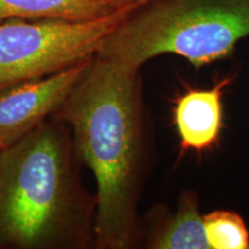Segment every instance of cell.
<instances>
[{
    "mask_svg": "<svg viewBox=\"0 0 249 249\" xmlns=\"http://www.w3.org/2000/svg\"><path fill=\"white\" fill-rule=\"evenodd\" d=\"M51 118L70 127L80 163L95 177V248L141 247L139 207L150 142L140 71L95 55L85 76Z\"/></svg>",
    "mask_w": 249,
    "mask_h": 249,
    "instance_id": "1",
    "label": "cell"
},
{
    "mask_svg": "<svg viewBox=\"0 0 249 249\" xmlns=\"http://www.w3.org/2000/svg\"><path fill=\"white\" fill-rule=\"evenodd\" d=\"M70 127L50 118L0 152V249L95 248L97 197Z\"/></svg>",
    "mask_w": 249,
    "mask_h": 249,
    "instance_id": "2",
    "label": "cell"
},
{
    "mask_svg": "<svg viewBox=\"0 0 249 249\" xmlns=\"http://www.w3.org/2000/svg\"><path fill=\"white\" fill-rule=\"evenodd\" d=\"M249 37V0H151L134 9L96 55L140 71L163 54L196 68L231 57Z\"/></svg>",
    "mask_w": 249,
    "mask_h": 249,
    "instance_id": "3",
    "label": "cell"
},
{
    "mask_svg": "<svg viewBox=\"0 0 249 249\" xmlns=\"http://www.w3.org/2000/svg\"><path fill=\"white\" fill-rule=\"evenodd\" d=\"M143 4L89 21H0V91L96 55L105 38Z\"/></svg>",
    "mask_w": 249,
    "mask_h": 249,
    "instance_id": "4",
    "label": "cell"
},
{
    "mask_svg": "<svg viewBox=\"0 0 249 249\" xmlns=\"http://www.w3.org/2000/svg\"><path fill=\"white\" fill-rule=\"evenodd\" d=\"M93 57L0 91V143L4 148L53 116L85 76Z\"/></svg>",
    "mask_w": 249,
    "mask_h": 249,
    "instance_id": "5",
    "label": "cell"
},
{
    "mask_svg": "<svg viewBox=\"0 0 249 249\" xmlns=\"http://www.w3.org/2000/svg\"><path fill=\"white\" fill-rule=\"evenodd\" d=\"M233 80L227 75L208 88L187 87L173 98L171 117L182 154L201 156L219 144L224 129V96Z\"/></svg>",
    "mask_w": 249,
    "mask_h": 249,
    "instance_id": "6",
    "label": "cell"
},
{
    "mask_svg": "<svg viewBox=\"0 0 249 249\" xmlns=\"http://www.w3.org/2000/svg\"><path fill=\"white\" fill-rule=\"evenodd\" d=\"M148 249H209L200 198L193 189L180 193L176 209L158 203L142 217V246Z\"/></svg>",
    "mask_w": 249,
    "mask_h": 249,
    "instance_id": "7",
    "label": "cell"
},
{
    "mask_svg": "<svg viewBox=\"0 0 249 249\" xmlns=\"http://www.w3.org/2000/svg\"><path fill=\"white\" fill-rule=\"evenodd\" d=\"M134 4L130 0H0V21H89L107 17Z\"/></svg>",
    "mask_w": 249,
    "mask_h": 249,
    "instance_id": "8",
    "label": "cell"
},
{
    "mask_svg": "<svg viewBox=\"0 0 249 249\" xmlns=\"http://www.w3.org/2000/svg\"><path fill=\"white\" fill-rule=\"evenodd\" d=\"M203 227L209 249H249V230L234 211L214 210L203 214Z\"/></svg>",
    "mask_w": 249,
    "mask_h": 249,
    "instance_id": "9",
    "label": "cell"
},
{
    "mask_svg": "<svg viewBox=\"0 0 249 249\" xmlns=\"http://www.w3.org/2000/svg\"><path fill=\"white\" fill-rule=\"evenodd\" d=\"M130 1H140V2H148V1H151V0H130Z\"/></svg>",
    "mask_w": 249,
    "mask_h": 249,
    "instance_id": "10",
    "label": "cell"
},
{
    "mask_svg": "<svg viewBox=\"0 0 249 249\" xmlns=\"http://www.w3.org/2000/svg\"><path fill=\"white\" fill-rule=\"evenodd\" d=\"M2 149H4V145H2V144H1V143H0V152H1V151H2Z\"/></svg>",
    "mask_w": 249,
    "mask_h": 249,
    "instance_id": "11",
    "label": "cell"
}]
</instances>
